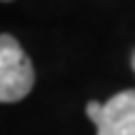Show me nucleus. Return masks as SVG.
<instances>
[{
    "mask_svg": "<svg viewBox=\"0 0 135 135\" xmlns=\"http://www.w3.org/2000/svg\"><path fill=\"white\" fill-rule=\"evenodd\" d=\"M35 83L33 63L13 35H0V103L23 100Z\"/></svg>",
    "mask_w": 135,
    "mask_h": 135,
    "instance_id": "obj_1",
    "label": "nucleus"
},
{
    "mask_svg": "<svg viewBox=\"0 0 135 135\" xmlns=\"http://www.w3.org/2000/svg\"><path fill=\"white\" fill-rule=\"evenodd\" d=\"M85 113L98 135H135V90L115 93L108 103L90 100Z\"/></svg>",
    "mask_w": 135,
    "mask_h": 135,
    "instance_id": "obj_2",
    "label": "nucleus"
},
{
    "mask_svg": "<svg viewBox=\"0 0 135 135\" xmlns=\"http://www.w3.org/2000/svg\"><path fill=\"white\" fill-rule=\"evenodd\" d=\"M133 70H135V53H133Z\"/></svg>",
    "mask_w": 135,
    "mask_h": 135,
    "instance_id": "obj_3",
    "label": "nucleus"
}]
</instances>
